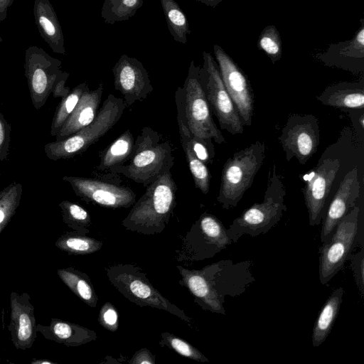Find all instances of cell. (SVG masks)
Returning a JSON list of instances; mask_svg holds the SVG:
<instances>
[{
    "label": "cell",
    "instance_id": "1",
    "mask_svg": "<svg viewBox=\"0 0 364 364\" xmlns=\"http://www.w3.org/2000/svg\"><path fill=\"white\" fill-rule=\"evenodd\" d=\"M251 265V261L221 260L199 270L177 266L181 276L179 284L203 310L225 315V297L239 296L255 280Z\"/></svg>",
    "mask_w": 364,
    "mask_h": 364
},
{
    "label": "cell",
    "instance_id": "2",
    "mask_svg": "<svg viewBox=\"0 0 364 364\" xmlns=\"http://www.w3.org/2000/svg\"><path fill=\"white\" fill-rule=\"evenodd\" d=\"M177 186L168 171L146 187L122 225L125 229L143 235L161 233L176 207Z\"/></svg>",
    "mask_w": 364,
    "mask_h": 364
},
{
    "label": "cell",
    "instance_id": "3",
    "mask_svg": "<svg viewBox=\"0 0 364 364\" xmlns=\"http://www.w3.org/2000/svg\"><path fill=\"white\" fill-rule=\"evenodd\" d=\"M174 156L170 142L151 127H143L134 140L128 161L116 168L112 176L121 174L144 187L171 171Z\"/></svg>",
    "mask_w": 364,
    "mask_h": 364
},
{
    "label": "cell",
    "instance_id": "4",
    "mask_svg": "<svg viewBox=\"0 0 364 364\" xmlns=\"http://www.w3.org/2000/svg\"><path fill=\"white\" fill-rule=\"evenodd\" d=\"M199 69L192 60L183 86L175 92L177 118L193 136L222 144L226 143V139L213 120L200 82Z\"/></svg>",
    "mask_w": 364,
    "mask_h": 364
},
{
    "label": "cell",
    "instance_id": "5",
    "mask_svg": "<svg viewBox=\"0 0 364 364\" xmlns=\"http://www.w3.org/2000/svg\"><path fill=\"white\" fill-rule=\"evenodd\" d=\"M286 188L274 164L269 171L267 188L262 203H255L235 218L227 229L228 235L236 242L242 235L256 237L267 233L281 220L287 210Z\"/></svg>",
    "mask_w": 364,
    "mask_h": 364
},
{
    "label": "cell",
    "instance_id": "6",
    "mask_svg": "<svg viewBox=\"0 0 364 364\" xmlns=\"http://www.w3.org/2000/svg\"><path fill=\"white\" fill-rule=\"evenodd\" d=\"M263 141H257L233 154L225 163L220 178L217 200L224 209L237 206L245 193L252 186L254 178L265 158Z\"/></svg>",
    "mask_w": 364,
    "mask_h": 364
},
{
    "label": "cell",
    "instance_id": "7",
    "mask_svg": "<svg viewBox=\"0 0 364 364\" xmlns=\"http://www.w3.org/2000/svg\"><path fill=\"white\" fill-rule=\"evenodd\" d=\"M126 107L123 99L109 94L91 124L63 139L45 144L46 156L58 161L70 159L85 151L119 122Z\"/></svg>",
    "mask_w": 364,
    "mask_h": 364
},
{
    "label": "cell",
    "instance_id": "8",
    "mask_svg": "<svg viewBox=\"0 0 364 364\" xmlns=\"http://www.w3.org/2000/svg\"><path fill=\"white\" fill-rule=\"evenodd\" d=\"M106 272L111 284L131 302L140 307L150 306L166 311L193 327L191 318L155 289L140 267L117 264L107 268Z\"/></svg>",
    "mask_w": 364,
    "mask_h": 364
},
{
    "label": "cell",
    "instance_id": "9",
    "mask_svg": "<svg viewBox=\"0 0 364 364\" xmlns=\"http://www.w3.org/2000/svg\"><path fill=\"white\" fill-rule=\"evenodd\" d=\"M360 208L355 205L336 226L318 249V279L325 285L343 268L355 245Z\"/></svg>",
    "mask_w": 364,
    "mask_h": 364
},
{
    "label": "cell",
    "instance_id": "10",
    "mask_svg": "<svg viewBox=\"0 0 364 364\" xmlns=\"http://www.w3.org/2000/svg\"><path fill=\"white\" fill-rule=\"evenodd\" d=\"M203 59L199 69L200 82L212 113L221 129L230 134H242L245 126L223 84L216 61L205 51L203 52Z\"/></svg>",
    "mask_w": 364,
    "mask_h": 364
},
{
    "label": "cell",
    "instance_id": "11",
    "mask_svg": "<svg viewBox=\"0 0 364 364\" xmlns=\"http://www.w3.org/2000/svg\"><path fill=\"white\" fill-rule=\"evenodd\" d=\"M232 242L221 221L205 212L183 238L179 250H176V258L187 262L211 258Z\"/></svg>",
    "mask_w": 364,
    "mask_h": 364
},
{
    "label": "cell",
    "instance_id": "12",
    "mask_svg": "<svg viewBox=\"0 0 364 364\" xmlns=\"http://www.w3.org/2000/svg\"><path fill=\"white\" fill-rule=\"evenodd\" d=\"M278 139L287 161L295 158L301 165H304L319 146L318 119L311 114H291Z\"/></svg>",
    "mask_w": 364,
    "mask_h": 364
},
{
    "label": "cell",
    "instance_id": "13",
    "mask_svg": "<svg viewBox=\"0 0 364 364\" xmlns=\"http://www.w3.org/2000/svg\"><path fill=\"white\" fill-rule=\"evenodd\" d=\"M341 168L339 158L323 153L314 168L304 176L306 184L302 192L311 226L322 222L327 210V199Z\"/></svg>",
    "mask_w": 364,
    "mask_h": 364
},
{
    "label": "cell",
    "instance_id": "14",
    "mask_svg": "<svg viewBox=\"0 0 364 364\" xmlns=\"http://www.w3.org/2000/svg\"><path fill=\"white\" fill-rule=\"evenodd\" d=\"M62 62L43 48L31 46L25 53V77L33 106L39 110L46 102L62 72Z\"/></svg>",
    "mask_w": 364,
    "mask_h": 364
},
{
    "label": "cell",
    "instance_id": "15",
    "mask_svg": "<svg viewBox=\"0 0 364 364\" xmlns=\"http://www.w3.org/2000/svg\"><path fill=\"white\" fill-rule=\"evenodd\" d=\"M63 180L70 186L77 196L87 203L116 209L129 208L136 202L134 191L121 186L114 179L65 176Z\"/></svg>",
    "mask_w": 364,
    "mask_h": 364
},
{
    "label": "cell",
    "instance_id": "16",
    "mask_svg": "<svg viewBox=\"0 0 364 364\" xmlns=\"http://www.w3.org/2000/svg\"><path fill=\"white\" fill-rule=\"evenodd\" d=\"M213 53L223 84L234 102L244 126L252 124L254 95L251 84L240 67L220 46Z\"/></svg>",
    "mask_w": 364,
    "mask_h": 364
},
{
    "label": "cell",
    "instance_id": "17",
    "mask_svg": "<svg viewBox=\"0 0 364 364\" xmlns=\"http://www.w3.org/2000/svg\"><path fill=\"white\" fill-rule=\"evenodd\" d=\"M112 73L114 89L120 92L127 107L143 101L153 91L147 70L135 58L122 55L112 68Z\"/></svg>",
    "mask_w": 364,
    "mask_h": 364
},
{
    "label": "cell",
    "instance_id": "18",
    "mask_svg": "<svg viewBox=\"0 0 364 364\" xmlns=\"http://www.w3.org/2000/svg\"><path fill=\"white\" fill-rule=\"evenodd\" d=\"M360 194L358 169L353 166L343 177L322 220L320 235L322 242L331 236L341 219L355 205Z\"/></svg>",
    "mask_w": 364,
    "mask_h": 364
},
{
    "label": "cell",
    "instance_id": "19",
    "mask_svg": "<svg viewBox=\"0 0 364 364\" xmlns=\"http://www.w3.org/2000/svg\"><path fill=\"white\" fill-rule=\"evenodd\" d=\"M361 20L359 31L349 41L331 45L317 59L326 66L337 68L353 74L364 72V23Z\"/></svg>",
    "mask_w": 364,
    "mask_h": 364
},
{
    "label": "cell",
    "instance_id": "20",
    "mask_svg": "<svg viewBox=\"0 0 364 364\" xmlns=\"http://www.w3.org/2000/svg\"><path fill=\"white\" fill-rule=\"evenodd\" d=\"M11 323L9 330L11 341L17 349L30 348L36 339L37 324L34 307L26 293L21 295L11 294Z\"/></svg>",
    "mask_w": 364,
    "mask_h": 364
},
{
    "label": "cell",
    "instance_id": "21",
    "mask_svg": "<svg viewBox=\"0 0 364 364\" xmlns=\"http://www.w3.org/2000/svg\"><path fill=\"white\" fill-rule=\"evenodd\" d=\"M103 84L96 89L85 91L75 108L55 135V140L63 139L91 124L96 118L100 105Z\"/></svg>",
    "mask_w": 364,
    "mask_h": 364
},
{
    "label": "cell",
    "instance_id": "22",
    "mask_svg": "<svg viewBox=\"0 0 364 364\" xmlns=\"http://www.w3.org/2000/svg\"><path fill=\"white\" fill-rule=\"evenodd\" d=\"M322 105L342 109H364V80L339 82L326 87L316 97Z\"/></svg>",
    "mask_w": 364,
    "mask_h": 364
},
{
    "label": "cell",
    "instance_id": "23",
    "mask_svg": "<svg viewBox=\"0 0 364 364\" xmlns=\"http://www.w3.org/2000/svg\"><path fill=\"white\" fill-rule=\"evenodd\" d=\"M33 15L40 36L54 53L65 55L62 27L50 2L48 0H34Z\"/></svg>",
    "mask_w": 364,
    "mask_h": 364
},
{
    "label": "cell",
    "instance_id": "24",
    "mask_svg": "<svg viewBox=\"0 0 364 364\" xmlns=\"http://www.w3.org/2000/svg\"><path fill=\"white\" fill-rule=\"evenodd\" d=\"M37 331L46 339L68 347H77L97 338L91 329L58 318L52 319L48 326L37 325Z\"/></svg>",
    "mask_w": 364,
    "mask_h": 364
},
{
    "label": "cell",
    "instance_id": "25",
    "mask_svg": "<svg viewBox=\"0 0 364 364\" xmlns=\"http://www.w3.org/2000/svg\"><path fill=\"white\" fill-rule=\"evenodd\" d=\"M134 140L131 131L126 129L101 152L97 169L107 173L108 177L112 178L113 171L129 159Z\"/></svg>",
    "mask_w": 364,
    "mask_h": 364
},
{
    "label": "cell",
    "instance_id": "26",
    "mask_svg": "<svg viewBox=\"0 0 364 364\" xmlns=\"http://www.w3.org/2000/svg\"><path fill=\"white\" fill-rule=\"evenodd\" d=\"M343 291V287L335 289L319 312L311 336L314 347L316 348L321 345L329 335L342 304Z\"/></svg>",
    "mask_w": 364,
    "mask_h": 364
},
{
    "label": "cell",
    "instance_id": "27",
    "mask_svg": "<svg viewBox=\"0 0 364 364\" xmlns=\"http://www.w3.org/2000/svg\"><path fill=\"white\" fill-rule=\"evenodd\" d=\"M57 274L75 295L90 307H96L98 297L87 274L73 267L59 269Z\"/></svg>",
    "mask_w": 364,
    "mask_h": 364
},
{
    "label": "cell",
    "instance_id": "28",
    "mask_svg": "<svg viewBox=\"0 0 364 364\" xmlns=\"http://www.w3.org/2000/svg\"><path fill=\"white\" fill-rule=\"evenodd\" d=\"M168 29L173 39L183 45L191 33L188 21L180 5L175 0H160Z\"/></svg>",
    "mask_w": 364,
    "mask_h": 364
},
{
    "label": "cell",
    "instance_id": "29",
    "mask_svg": "<svg viewBox=\"0 0 364 364\" xmlns=\"http://www.w3.org/2000/svg\"><path fill=\"white\" fill-rule=\"evenodd\" d=\"M58 249L75 255H90L99 251L102 242L77 232H66L55 243Z\"/></svg>",
    "mask_w": 364,
    "mask_h": 364
},
{
    "label": "cell",
    "instance_id": "30",
    "mask_svg": "<svg viewBox=\"0 0 364 364\" xmlns=\"http://www.w3.org/2000/svg\"><path fill=\"white\" fill-rule=\"evenodd\" d=\"M181 146L192 175L196 188L206 195L210 190V174L207 165L193 152L184 134L178 130Z\"/></svg>",
    "mask_w": 364,
    "mask_h": 364
},
{
    "label": "cell",
    "instance_id": "31",
    "mask_svg": "<svg viewBox=\"0 0 364 364\" xmlns=\"http://www.w3.org/2000/svg\"><path fill=\"white\" fill-rule=\"evenodd\" d=\"M144 0H105L101 9V17L105 23L129 20L143 5Z\"/></svg>",
    "mask_w": 364,
    "mask_h": 364
},
{
    "label": "cell",
    "instance_id": "32",
    "mask_svg": "<svg viewBox=\"0 0 364 364\" xmlns=\"http://www.w3.org/2000/svg\"><path fill=\"white\" fill-rule=\"evenodd\" d=\"M89 89L86 82H81L72 89L68 95L61 98L52 119L50 132L51 136H55L75 108L83 92Z\"/></svg>",
    "mask_w": 364,
    "mask_h": 364
},
{
    "label": "cell",
    "instance_id": "33",
    "mask_svg": "<svg viewBox=\"0 0 364 364\" xmlns=\"http://www.w3.org/2000/svg\"><path fill=\"white\" fill-rule=\"evenodd\" d=\"M63 222L74 231L87 235L90 232L91 218L79 204L64 200L59 203Z\"/></svg>",
    "mask_w": 364,
    "mask_h": 364
},
{
    "label": "cell",
    "instance_id": "34",
    "mask_svg": "<svg viewBox=\"0 0 364 364\" xmlns=\"http://www.w3.org/2000/svg\"><path fill=\"white\" fill-rule=\"evenodd\" d=\"M23 186L20 183L13 182L0 198V232L7 225L15 214L21 199Z\"/></svg>",
    "mask_w": 364,
    "mask_h": 364
},
{
    "label": "cell",
    "instance_id": "35",
    "mask_svg": "<svg viewBox=\"0 0 364 364\" xmlns=\"http://www.w3.org/2000/svg\"><path fill=\"white\" fill-rule=\"evenodd\" d=\"M257 47L269 57L272 63L280 60L282 55V39L275 26L264 27L258 38Z\"/></svg>",
    "mask_w": 364,
    "mask_h": 364
},
{
    "label": "cell",
    "instance_id": "36",
    "mask_svg": "<svg viewBox=\"0 0 364 364\" xmlns=\"http://www.w3.org/2000/svg\"><path fill=\"white\" fill-rule=\"evenodd\" d=\"M161 340L159 345L161 347L166 346L176 352L178 354L191 358L198 362H208L209 360L196 348L193 346L186 340L176 336L174 334L164 332L161 334Z\"/></svg>",
    "mask_w": 364,
    "mask_h": 364
},
{
    "label": "cell",
    "instance_id": "37",
    "mask_svg": "<svg viewBox=\"0 0 364 364\" xmlns=\"http://www.w3.org/2000/svg\"><path fill=\"white\" fill-rule=\"evenodd\" d=\"M177 122L178 130L184 134L197 157L205 164H211L215 155L213 140L203 139L193 136L181 119L177 118Z\"/></svg>",
    "mask_w": 364,
    "mask_h": 364
},
{
    "label": "cell",
    "instance_id": "38",
    "mask_svg": "<svg viewBox=\"0 0 364 364\" xmlns=\"http://www.w3.org/2000/svg\"><path fill=\"white\" fill-rule=\"evenodd\" d=\"M98 321L109 331H117L119 326L118 313L112 304L106 302L103 304L99 313Z\"/></svg>",
    "mask_w": 364,
    "mask_h": 364
},
{
    "label": "cell",
    "instance_id": "39",
    "mask_svg": "<svg viewBox=\"0 0 364 364\" xmlns=\"http://www.w3.org/2000/svg\"><path fill=\"white\" fill-rule=\"evenodd\" d=\"M350 264L353 277L362 296L364 295V250L350 255Z\"/></svg>",
    "mask_w": 364,
    "mask_h": 364
},
{
    "label": "cell",
    "instance_id": "40",
    "mask_svg": "<svg viewBox=\"0 0 364 364\" xmlns=\"http://www.w3.org/2000/svg\"><path fill=\"white\" fill-rule=\"evenodd\" d=\"M11 127L0 111V162L7 159L9 154Z\"/></svg>",
    "mask_w": 364,
    "mask_h": 364
},
{
    "label": "cell",
    "instance_id": "41",
    "mask_svg": "<svg viewBox=\"0 0 364 364\" xmlns=\"http://www.w3.org/2000/svg\"><path fill=\"white\" fill-rule=\"evenodd\" d=\"M68 77L69 73L65 71L62 70L60 73L54 83L51 92L54 98H63L71 92V89L65 86Z\"/></svg>",
    "mask_w": 364,
    "mask_h": 364
},
{
    "label": "cell",
    "instance_id": "42",
    "mask_svg": "<svg viewBox=\"0 0 364 364\" xmlns=\"http://www.w3.org/2000/svg\"><path fill=\"white\" fill-rule=\"evenodd\" d=\"M155 356L146 348L136 351L129 360V364H155Z\"/></svg>",
    "mask_w": 364,
    "mask_h": 364
},
{
    "label": "cell",
    "instance_id": "43",
    "mask_svg": "<svg viewBox=\"0 0 364 364\" xmlns=\"http://www.w3.org/2000/svg\"><path fill=\"white\" fill-rule=\"evenodd\" d=\"M14 0H0V23L6 19L8 8L14 3Z\"/></svg>",
    "mask_w": 364,
    "mask_h": 364
},
{
    "label": "cell",
    "instance_id": "44",
    "mask_svg": "<svg viewBox=\"0 0 364 364\" xmlns=\"http://www.w3.org/2000/svg\"><path fill=\"white\" fill-rule=\"evenodd\" d=\"M204 4L206 6L215 8L223 0H196Z\"/></svg>",
    "mask_w": 364,
    "mask_h": 364
},
{
    "label": "cell",
    "instance_id": "45",
    "mask_svg": "<svg viewBox=\"0 0 364 364\" xmlns=\"http://www.w3.org/2000/svg\"><path fill=\"white\" fill-rule=\"evenodd\" d=\"M32 364H55V363L48 360H33L31 361Z\"/></svg>",
    "mask_w": 364,
    "mask_h": 364
},
{
    "label": "cell",
    "instance_id": "46",
    "mask_svg": "<svg viewBox=\"0 0 364 364\" xmlns=\"http://www.w3.org/2000/svg\"><path fill=\"white\" fill-rule=\"evenodd\" d=\"M8 189V186H6V188H4L3 190H1L0 191V198L3 196V195L6 193V191H7Z\"/></svg>",
    "mask_w": 364,
    "mask_h": 364
},
{
    "label": "cell",
    "instance_id": "47",
    "mask_svg": "<svg viewBox=\"0 0 364 364\" xmlns=\"http://www.w3.org/2000/svg\"><path fill=\"white\" fill-rule=\"evenodd\" d=\"M2 42V38L1 37V35H0V43Z\"/></svg>",
    "mask_w": 364,
    "mask_h": 364
},
{
    "label": "cell",
    "instance_id": "48",
    "mask_svg": "<svg viewBox=\"0 0 364 364\" xmlns=\"http://www.w3.org/2000/svg\"><path fill=\"white\" fill-rule=\"evenodd\" d=\"M0 361H1V358H0Z\"/></svg>",
    "mask_w": 364,
    "mask_h": 364
}]
</instances>
